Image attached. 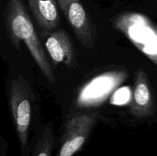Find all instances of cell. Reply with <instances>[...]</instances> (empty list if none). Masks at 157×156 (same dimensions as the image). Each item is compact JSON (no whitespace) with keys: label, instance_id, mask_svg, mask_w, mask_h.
Returning a JSON list of instances; mask_svg holds the SVG:
<instances>
[{"label":"cell","instance_id":"cell-1","mask_svg":"<svg viewBox=\"0 0 157 156\" xmlns=\"http://www.w3.org/2000/svg\"><path fill=\"white\" fill-rule=\"evenodd\" d=\"M5 24L14 47L20 50L21 42L24 43L46 79L51 84H55L54 70L22 0H8L5 9Z\"/></svg>","mask_w":157,"mask_h":156},{"label":"cell","instance_id":"cell-2","mask_svg":"<svg viewBox=\"0 0 157 156\" xmlns=\"http://www.w3.org/2000/svg\"><path fill=\"white\" fill-rule=\"evenodd\" d=\"M9 101L15 132L21 150L25 149L29 140L32 111V92L29 84L20 75L10 84Z\"/></svg>","mask_w":157,"mask_h":156},{"label":"cell","instance_id":"cell-3","mask_svg":"<svg viewBox=\"0 0 157 156\" xmlns=\"http://www.w3.org/2000/svg\"><path fill=\"white\" fill-rule=\"evenodd\" d=\"M124 70H112L101 73L86 83L79 90L76 105L79 108H94L102 105L126 80Z\"/></svg>","mask_w":157,"mask_h":156},{"label":"cell","instance_id":"cell-4","mask_svg":"<svg viewBox=\"0 0 157 156\" xmlns=\"http://www.w3.org/2000/svg\"><path fill=\"white\" fill-rule=\"evenodd\" d=\"M97 112L77 114L67 119L56 156H74L86 143L98 122Z\"/></svg>","mask_w":157,"mask_h":156},{"label":"cell","instance_id":"cell-5","mask_svg":"<svg viewBox=\"0 0 157 156\" xmlns=\"http://www.w3.org/2000/svg\"><path fill=\"white\" fill-rule=\"evenodd\" d=\"M63 14L77 38L87 49H91L96 39L94 28L81 0H57Z\"/></svg>","mask_w":157,"mask_h":156},{"label":"cell","instance_id":"cell-6","mask_svg":"<svg viewBox=\"0 0 157 156\" xmlns=\"http://www.w3.org/2000/svg\"><path fill=\"white\" fill-rule=\"evenodd\" d=\"M43 39L44 47L55 65L64 64L70 68L74 67L75 48L70 36L64 28H58L47 34Z\"/></svg>","mask_w":157,"mask_h":156},{"label":"cell","instance_id":"cell-7","mask_svg":"<svg viewBox=\"0 0 157 156\" xmlns=\"http://www.w3.org/2000/svg\"><path fill=\"white\" fill-rule=\"evenodd\" d=\"M28 3L40 29L41 38L59 28L61 17L57 0H28Z\"/></svg>","mask_w":157,"mask_h":156},{"label":"cell","instance_id":"cell-8","mask_svg":"<svg viewBox=\"0 0 157 156\" xmlns=\"http://www.w3.org/2000/svg\"><path fill=\"white\" fill-rule=\"evenodd\" d=\"M150 91L143 72H138L136 76L133 102L130 110L134 116H141L147 112L150 104Z\"/></svg>","mask_w":157,"mask_h":156},{"label":"cell","instance_id":"cell-9","mask_svg":"<svg viewBox=\"0 0 157 156\" xmlns=\"http://www.w3.org/2000/svg\"><path fill=\"white\" fill-rule=\"evenodd\" d=\"M55 139L52 123L48 124L44 128L36 146L34 149L32 156H52Z\"/></svg>","mask_w":157,"mask_h":156}]
</instances>
